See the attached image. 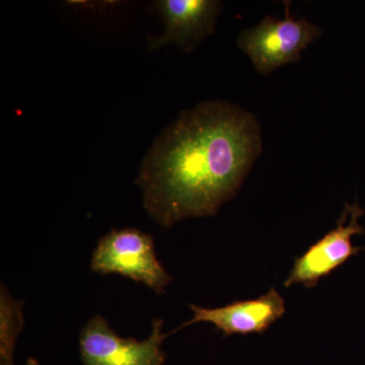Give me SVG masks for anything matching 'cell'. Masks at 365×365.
<instances>
[{"mask_svg": "<svg viewBox=\"0 0 365 365\" xmlns=\"http://www.w3.org/2000/svg\"><path fill=\"white\" fill-rule=\"evenodd\" d=\"M262 151L258 119L239 106L208 101L182 111L141 163L136 184L144 208L165 227L215 215Z\"/></svg>", "mask_w": 365, "mask_h": 365, "instance_id": "cell-1", "label": "cell"}, {"mask_svg": "<svg viewBox=\"0 0 365 365\" xmlns=\"http://www.w3.org/2000/svg\"><path fill=\"white\" fill-rule=\"evenodd\" d=\"M283 20L266 16L259 25L244 30L237 46L251 59L256 71L269 76L278 67L299 61L307 46L323 35L319 26L290 14V2L285 1Z\"/></svg>", "mask_w": 365, "mask_h": 365, "instance_id": "cell-2", "label": "cell"}, {"mask_svg": "<svg viewBox=\"0 0 365 365\" xmlns=\"http://www.w3.org/2000/svg\"><path fill=\"white\" fill-rule=\"evenodd\" d=\"M93 272L119 274L162 294L169 285L170 276L155 255L150 235L136 228L113 230L98 241L93 253Z\"/></svg>", "mask_w": 365, "mask_h": 365, "instance_id": "cell-3", "label": "cell"}, {"mask_svg": "<svg viewBox=\"0 0 365 365\" xmlns=\"http://www.w3.org/2000/svg\"><path fill=\"white\" fill-rule=\"evenodd\" d=\"M162 319H155L148 339L118 336L102 316H96L83 329L79 337L85 365H163L167 355L162 350L168 334L163 333Z\"/></svg>", "mask_w": 365, "mask_h": 365, "instance_id": "cell-4", "label": "cell"}, {"mask_svg": "<svg viewBox=\"0 0 365 365\" xmlns=\"http://www.w3.org/2000/svg\"><path fill=\"white\" fill-rule=\"evenodd\" d=\"M364 213L359 202L346 204L336 227L295 259L284 287L302 284L307 288L316 287L322 278L356 256L362 248L352 244V237L364 234V228L359 223Z\"/></svg>", "mask_w": 365, "mask_h": 365, "instance_id": "cell-5", "label": "cell"}, {"mask_svg": "<svg viewBox=\"0 0 365 365\" xmlns=\"http://www.w3.org/2000/svg\"><path fill=\"white\" fill-rule=\"evenodd\" d=\"M165 30L158 37L148 38V50L175 44L192 52L213 33L222 4L215 0H160L155 2Z\"/></svg>", "mask_w": 365, "mask_h": 365, "instance_id": "cell-6", "label": "cell"}, {"mask_svg": "<svg viewBox=\"0 0 365 365\" xmlns=\"http://www.w3.org/2000/svg\"><path fill=\"white\" fill-rule=\"evenodd\" d=\"M190 309L193 311V318L182 324V328L206 322L213 324L225 337L234 334L248 335L266 332L287 311L284 299L275 288H271L268 294L258 299L240 300L216 309L191 304Z\"/></svg>", "mask_w": 365, "mask_h": 365, "instance_id": "cell-7", "label": "cell"}, {"mask_svg": "<svg viewBox=\"0 0 365 365\" xmlns=\"http://www.w3.org/2000/svg\"><path fill=\"white\" fill-rule=\"evenodd\" d=\"M1 365H14V340L23 326L21 307L1 290Z\"/></svg>", "mask_w": 365, "mask_h": 365, "instance_id": "cell-8", "label": "cell"}, {"mask_svg": "<svg viewBox=\"0 0 365 365\" xmlns=\"http://www.w3.org/2000/svg\"><path fill=\"white\" fill-rule=\"evenodd\" d=\"M28 365H39V364L36 360L30 359L28 361Z\"/></svg>", "mask_w": 365, "mask_h": 365, "instance_id": "cell-9", "label": "cell"}]
</instances>
